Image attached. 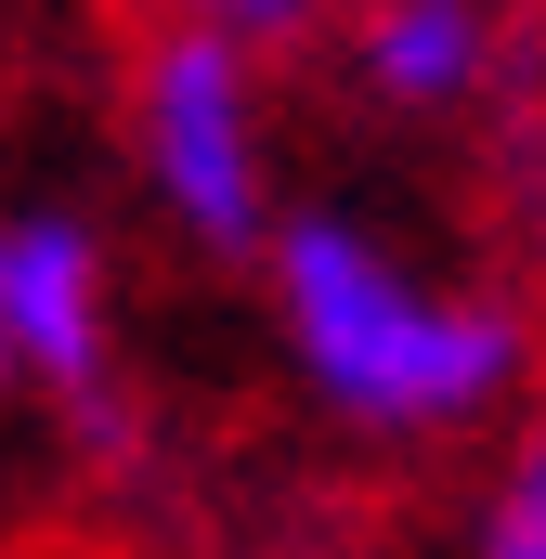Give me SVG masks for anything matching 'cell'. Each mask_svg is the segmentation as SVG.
I'll return each mask as SVG.
<instances>
[{"label":"cell","instance_id":"obj_1","mask_svg":"<svg viewBox=\"0 0 546 559\" xmlns=\"http://www.w3.org/2000/svg\"><path fill=\"white\" fill-rule=\"evenodd\" d=\"M261 299L286 338V378L365 442H455L508 417L534 378L521 299L404 261L365 209H286L261 248Z\"/></svg>","mask_w":546,"mask_h":559},{"label":"cell","instance_id":"obj_2","mask_svg":"<svg viewBox=\"0 0 546 559\" xmlns=\"http://www.w3.org/2000/svg\"><path fill=\"white\" fill-rule=\"evenodd\" d=\"M131 182L143 209L209 248V261H261L286 195H273V105H261V39L169 13L131 52Z\"/></svg>","mask_w":546,"mask_h":559},{"label":"cell","instance_id":"obj_3","mask_svg":"<svg viewBox=\"0 0 546 559\" xmlns=\"http://www.w3.org/2000/svg\"><path fill=\"white\" fill-rule=\"evenodd\" d=\"M0 325H13L26 391H52L79 442L105 455L118 442V248L92 209H66V195L0 209Z\"/></svg>","mask_w":546,"mask_h":559},{"label":"cell","instance_id":"obj_4","mask_svg":"<svg viewBox=\"0 0 546 559\" xmlns=\"http://www.w3.org/2000/svg\"><path fill=\"white\" fill-rule=\"evenodd\" d=\"M339 52H352V92L404 131L482 118L508 92V13L495 0H365L339 26Z\"/></svg>","mask_w":546,"mask_h":559},{"label":"cell","instance_id":"obj_5","mask_svg":"<svg viewBox=\"0 0 546 559\" xmlns=\"http://www.w3.org/2000/svg\"><path fill=\"white\" fill-rule=\"evenodd\" d=\"M468 559H546V417H521V442L495 455V481L468 508Z\"/></svg>","mask_w":546,"mask_h":559},{"label":"cell","instance_id":"obj_6","mask_svg":"<svg viewBox=\"0 0 546 559\" xmlns=\"http://www.w3.org/2000/svg\"><path fill=\"white\" fill-rule=\"evenodd\" d=\"M169 13H209V26H248V39H273V26H286V0H169Z\"/></svg>","mask_w":546,"mask_h":559},{"label":"cell","instance_id":"obj_7","mask_svg":"<svg viewBox=\"0 0 546 559\" xmlns=\"http://www.w3.org/2000/svg\"><path fill=\"white\" fill-rule=\"evenodd\" d=\"M312 13H365V0H286V26H312Z\"/></svg>","mask_w":546,"mask_h":559},{"label":"cell","instance_id":"obj_8","mask_svg":"<svg viewBox=\"0 0 546 559\" xmlns=\"http://www.w3.org/2000/svg\"><path fill=\"white\" fill-rule=\"evenodd\" d=\"M0 391H26V365H13V325H0Z\"/></svg>","mask_w":546,"mask_h":559}]
</instances>
